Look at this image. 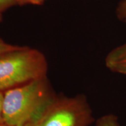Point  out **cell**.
Instances as JSON below:
<instances>
[{
	"label": "cell",
	"mask_w": 126,
	"mask_h": 126,
	"mask_svg": "<svg viewBox=\"0 0 126 126\" xmlns=\"http://www.w3.org/2000/svg\"><path fill=\"white\" fill-rule=\"evenodd\" d=\"M105 64L111 72L126 75V43L115 47L108 53Z\"/></svg>",
	"instance_id": "obj_4"
},
{
	"label": "cell",
	"mask_w": 126,
	"mask_h": 126,
	"mask_svg": "<svg viewBox=\"0 0 126 126\" xmlns=\"http://www.w3.org/2000/svg\"><path fill=\"white\" fill-rule=\"evenodd\" d=\"M0 126H8L5 124H0Z\"/></svg>",
	"instance_id": "obj_13"
},
{
	"label": "cell",
	"mask_w": 126,
	"mask_h": 126,
	"mask_svg": "<svg viewBox=\"0 0 126 126\" xmlns=\"http://www.w3.org/2000/svg\"><path fill=\"white\" fill-rule=\"evenodd\" d=\"M4 95L2 91H0V124H4L3 120V102H4Z\"/></svg>",
	"instance_id": "obj_10"
},
{
	"label": "cell",
	"mask_w": 126,
	"mask_h": 126,
	"mask_svg": "<svg viewBox=\"0 0 126 126\" xmlns=\"http://www.w3.org/2000/svg\"><path fill=\"white\" fill-rule=\"evenodd\" d=\"M116 15L120 20L126 23V0H122L118 5Z\"/></svg>",
	"instance_id": "obj_6"
},
{
	"label": "cell",
	"mask_w": 126,
	"mask_h": 126,
	"mask_svg": "<svg viewBox=\"0 0 126 126\" xmlns=\"http://www.w3.org/2000/svg\"><path fill=\"white\" fill-rule=\"evenodd\" d=\"M46 0H17V4L19 5H42Z\"/></svg>",
	"instance_id": "obj_9"
},
{
	"label": "cell",
	"mask_w": 126,
	"mask_h": 126,
	"mask_svg": "<svg viewBox=\"0 0 126 126\" xmlns=\"http://www.w3.org/2000/svg\"><path fill=\"white\" fill-rule=\"evenodd\" d=\"M95 126H120V125L117 116L110 113L99 117L96 122Z\"/></svg>",
	"instance_id": "obj_5"
},
{
	"label": "cell",
	"mask_w": 126,
	"mask_h": 126,
	"mask_svg": "<svg viewBox=\"0 0 126 126\" xmlns=\"http://www.w3.org/2000/svg\"><path fill=\"white\" fill-rule=\"evenodd\" d=\"M25 126H36V122H30L27 124H26Z\"/></svg>",
	"instance_id": "obj_11"
},
{
	"label": "cell",
	"mask_w": 126,
	"mask_h": 126,
	"mask_svg": "<svg viewBox=\"0 0 126 126\" xmlns=\"http://www.w3.org/2000/svg\"><path fill=\"white\" fill-rule=\"evenodd\" d=\"M2 14H0V22H1V20H2Z\"/></svg>",
	"instance_id": "obj_12"
},
{
	"label": "cell",
	"mask_w": 126,
	"mask_h": 126,
	"mask_svg": "<svg viewBox=\"0 0 126 126\" xmlns=\"http://www.w3.org/2000/svg\"><path fill=\"white\" fill-rule=\"evenodd\" d=\"M92 110L84 94L55 98L47 106L36 126H91Z\"/></svg>",
	"instance_id": "obj_3"
},
{
	"label": "cell",
	"mask_w": 126,
	"mask_h": 126,
	"mask_svg": "<svg viewBox=\"0 0 126 126\" xmlns=\"http://www.w3.org/2000/svg\"><path fill=\"white\" fill-rule=\"evenodd\" d=\"M17 4V0H0V14Z\"/></svg>",
	"instance_id": "obj_8"
},
{
	"label": "cell",
	"mask_w": 126,
	"mask_h": 126,
	"mask_svg": "<svg viewBox=\"0 0 126 126\" xmlns=\"http://www.w3.org/2000/svg\"><path fill=\"white\" fill-rule=\"evenodd\" d=\"M22 46L12 45L11 44L6 43L2 39L0 38V56L8 52L14 51V50L19 49Z\"/></svg>",
	"instance_id": "obj_7"
},
{
	"label": "cell",
	"mask_w": 126,
	"mask_h": 126,
	"mask_svg": "<svg viewBox=\"0 0 126 126\" xmlns=\"http://www.w3.org/2000/svg\"><path fill=\"white\" fill-rule=\"evenodd\" d=\"M55 98L47 78L5 91L3 120L9 126H25L36 122Z\"/></svg>",
	"instance_id": "obj_1"
},
{
	"label": "cell",
	"mask_w": 126,
	"mask_h": 126,
	"mask_svg": "<svg viewBox=\"0 0 126 126\" xmlns=\"http://www.w3.org/2000/svg\"><path fill=\"white\" fill-rule=\"evenodd\" d=\"M47 63L40 51L22 46L0 56V91L46 78Z\"/></svg>",
	"instance_id": "obj_2"
}]
</instances>
